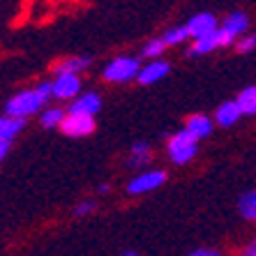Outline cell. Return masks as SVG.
<instances>
[{
  "instance_id": "7402d4cb",
  "label": "cell",
  "mask_w": 256,
  "mask_h": 256,
  "mask_svg": "<svg viewBox=\"0 0 256 256\" xmlns=\"http://www.w3.org/2000/svg\"><path fill=\"white\" fill-rule=\"evenodd\" d=\"M236 48H238L240 54H250V51H254V48H256V35L242 37L240 42H236Z\"/></svg>"
},
{
  "instance_id": "4fadbf2b",
  "label": "cell",
  "mask_w": 256,
  "mask_h": 256,
  "mask_svg": "<svg viewBox=\"0 0 256 256\" xmlns=\"http://www.w3.org/2000/svg\"><path fill=\"white\" fill-rule=\"evenodd\" d=\"M90 65V58L86 56H78V58H65L62 62L54 67L56 74H65V72H72V74H78V72H84L86 67Z\"/></svg>"
},
{
  "instance_id": "603a6c76",
  "label": "cell",
  "mask_w": 256,
  "mask_h": 256,
  "mask_svg": "<svg viewBox=\"0 0 256 256\" xmlns=\"http://www.w3.org/2000/svg\"><path fill=\"white\" fill-rule=\"evenodd\" d=\"M92 208H95V203H92V201H81L76 206V210H74V214H76V217H84V214L92 212Z\"/></svg>"
},
{
  "instance_id": "484cf974",
  "label": "cell",
  "mask_w": 256,
  "mask_h": 256,
  "mask_svg": "<svg viewBox=\"0 0 256 256\" xmlns=\"http://www.w3.org/2000/svg\"><path fill=\"white\" fill-rule=\"evenodd\" d=\"M244 254H247V256H256V240H254V242H250V247L244 250Z\"/></svg>"
},
{
  "instance_id": "ba28073f",
  "label": "cell",
  "mask_w": 256,
  "mask_h": 256,
  "mask_svg": "<svg viewBox=\"0 0 256 256\" xmlns=\"http://www.w3.org/2000/svg\"><path fill=\"white\" fill-rule=\"evenodd\" d=\"M168 70H171V67H168L166 60H152V62H148V65L138 72V81H141L143 86L157 84V81H162V78L166 76Z\"/></svg>"
},
{
  "instance_id": "ffe728a7",
  "label": "cell",
  "mask_w": 256,
  "mask_h": 256,
  "mask_svg": "<svg viewBox=\"0 0 256 256\" xmlns=\"http://www.w3.org/2000/svg\"><path fill=\"white\" fill-rule=\"evenodd\" d=\"M148 152H150V146H148V143H143V141L134 143V146H132V155H134L132 164H134V166H141V164H146V162H148V157H150Z\"/></svg>"
},
{
  "instance_id": "e0dca14e",
  "label": "cell",
  "mask_w": 256,
  "mask_h": 256,
  "mask_svg": "<svg viewBox=\"0 0 256 256\" xmlns=\"http://www.w3.org/2000/svg\"><path fill=\"white\" fill-rule=\"evenodd\" d=\"M240 214H242L244 220L256 222V190L240 196Z\"/></svg>"
},
{
  "instance_id": "8fae6325",
  "label": "cell",
  "mask_w": 256,
  "mask_h": 256,
  "mask_svg": "<svg viewBox=\"0 0 256 256\" xmlns=\"http://www.w3.org/2000/svg\"><path fill=\"white\" fill-rule=\"evenodd\" d=\"M185 127L194 134L196 138H208L210 134H212V120L208 118V116H203V114H194L187 118Z\"/></svg>"
},
{
  "instance_id": "9a60e30c",
  "label": "cell",
  "mask_w": 256,
  "mask_h": 256,
  "mask_svg": "<svg viewBox=\"0 0 256 256\" xmlns=\"http://www.w3.org/2000/svg\"><path fill=\"white\" fill-rule=\"evenodd\" d=\"M217 46H220V42H217V30H214L212 35L198 37L196 42L192 44L190 56H203V54H210V51H214Z\"/></svg>"
},
{
  "instance_id": "d6986e66",
  "label": "cell",
  "mask_w": 256,
  "mask_h": 256,
  "mask_svg": "<svg viewBox=\"0 0 256 256\" xmlns=\"http://www.w3.org/2000/svg\"><path fill=\"white\" fill-rule=\"evenodd\" d=\"M65 111L62 108H46L42 114V127L51 130V127H60V122L65 120Z\"/></svg>"
},
{
  "instance_id": "44dd1931",
  "label": "cell",
  "mask_w": 256,
  "mask_h": 256,
  "mask_svg": "<svg viewBox=\"0 0 256 256\" xmlns=\"http://www.w3.org/2000/svg\"><path fill=\"white\" fill-rule=\"evenodd\" d=\"M168 44L164 42V40H150L148 44H146V46H143V56H146V58H160L162 54H164V48H166Z\"/></svg>"
},
{
  "instance_id": "7c38bea8",
  "label": "cell",
  "mask_w": 256,
  "mask_h": 256,
  "mask_svg": "<svg viewBox=\"0 0 256 256\" xmlns=\"http://www.w3.org/2000/svg\"><path fill=\"white\" fill-rule=\"evenodd\" d=\"M26 125V118H21V116H10L5 114L2 116V120H0V138H5V141H12L14 136H16L18 132L24 130Z\"/></svg>"
},
{
  "instance_id": "ac0fdd59",
  "label": "cell",
  "mask_w": 256,
  "mask_h": 256,
  "mask_svg": "<svg viewBox=\"0 0 256 256\" xmlns=\"http://www.w3.org/2000/svg\"><path fill=\"white\" fill-rule=\"evenodd\" d=\"M187 37H192L190 35V28L187 26H180V28H168L166 32H164V42L168 44V46H176V44H180V42H185Z\"/></svg>"
},
{
  "instance_id": "7a4b0ae2",
  "label": "cell",
  "mask_w": 256,
  "mask_h": 256,
  "mask_svg": "<svg viewBox=\"0 0 256 256\" xmlns=\"http://www.w3.org/2000/svg\"><path fill=\"white\" fill-rule=\"evenodd\" d=\"M196 143H198V138L194 136L187 127L182 132H178V134H173L166 146L168 157H171L173 164H180V166H182V164L194 160V155H196Z\"/></svg>"
},
{
  "instance_id": "d4e9b609",
  "label": "cell",
  "mask_w": 256,
  "mask_h": 256,
  "mask_svg": "<svg viewBox=\"0 0 256 256\" xmlns=\"http://www.w3.org/2000/svg\"><path fill=\"white\" fill-rule=\"evenodd\" d=\"M10 143H12V141H5V138H0V157H2V160H5L7 152H10Z\"/></svg>"
},
{
  "instance_id": "cb8c5ba5",
  "label": "cell",
  "mask_w": 256,
  "mask_h": 256,
  "mask_svg": "<svg viewBox=\"0 0 256 256\" xmlns=\"http://www.w3.org/2000/svg\"><path fill=\"white\" fill-rule=\"evenodd\" d=\"M220 252L217 250H194L192 252V256H217Z\"/></svg>"
},
{
  "instance_id": "2e32d148",
  "label": "cell",
  "mask_w": 256,
  "mask_h": 256,
  "mask_svg": "<svg viewBox=\"0 0 256 256\" xmlns=\"http://www.w3.org/2000/svg\"><path fill=\"white\" fill-rule=\"evenodd\" d=\"M222 26L226 30H231L233 35H242L244 30H247V26H250V18H247V14H242V12H233L224 18Z\"/></svg>"
},
{
  "instance_id": "5bb4252c",
  "label": "cell",
  "mask_w": 256,
  "mask_h": 256,
  "mask_svg": "<svg viewBox=\"0 0 256 256\" xmlns=\"http://www.w3.org/2000/svg\"><path fill=\"white\" fill-rule=\"evenodd\" d=\"M236 102L240 104L242 108V116H256V86H250V88H244Z\"/></svg>"
},
{
  "instance_id": "6da1fadb",
  "label": "cell",
  "mask_w": 256,
  "mask_h": 256,
  "mask_svg": "<svg viewBox=\"0 0 256 256\" xmlns=\"http://www.w3.org/2000/svg\"><path fill=\"white\" fill-rule=\"evenodd\" d=\"M44 102H46V97H44L37 88L35 90H24V92H16L14 97L7 100L5 114L26 118V116H32V114H37V111H42Z\"/></svg>"
},
{
  "instance_id": "8992f818",
  "label": "cell",
  "mask_w": 256,
  "mask_h": 256,
  "mask_svg": "<svg viewBox=\"0 0 256 256\" xmlns=\"http://www.w3.org/2000/svg\"><path fill=\"white\" fill-rule=\"evenodd\" d=\"M78 92H81V78H78V74H72V72L56 74V81H54L56 100H70V97H76Z\"/></svg>"
},
{
  "instance_id": "5b68a950",
  "label": "cell",
  "mask_w": 256,
  "mask_h": 256,
  "mask_svg": "<svg viewBox=\"0 0 256 256\" xmlns=\"http://www.w3.org/2000/svg\"><path fill=\"white\" fill-rule=\"evenodd\" d=\"M164 182H166V173L164 171H143L141 176H136L127 185V192L130 194H146V192H152L157 187H162Z\"/></svg>"
},
{
  "instance_id": "3957f363",
  "label": "cell",
  "mask_w": 256,
  "mask_h": 256,
  "mask_svg": "<svg viewBox=\"0 0 256 256\" xmlns=\"http://www.w3.org/2000/svg\"><path fill=\"white\" fill-rule=\"evenodd\" d=\"M138 60L130 58V56H118L104 67V78L111 84H127L132 78H138Z\"/></svg>"
},
{
  "instance_id": "4316f807",
  "label": "cell",
  "mask_w": 256,
  "mask_h": 256,
  "mask_svg": "<svg viewBox=\"0 0 256 256\" xmlns=\"http://www.w3.org/2000/svg\"><path fill=\"white\" fill-rule=\"evenodd\" d=\"M97 192H100V194H106V192H108V185H100V187H97Z\"/></svg>"
},
{
  "instance_id": "9c48e42d",
  "label": "cell",
  "mask_w": 256,
  "mask_h": 256,
  "mask_svg": "<svg viewBox=\"0 0 256 256\" xmlns=\"http://www.w3.org/2000/svg\"><path fill=\"white\" fill-rule=\"evenodd\" d=\"M242 116V108H240L238 102H224L217 106V114H214V120H217V125L220 127H231L236 125Z\"/></svg>"
},
{
  "instance_id": "30bf717a",
  "label": "cell",
  "mask_w": 256,
  "mask_h": 256,
  "mask_svg": "<svg viewBox=\"0 0 256 256\" xmlns=\"http://www.w3.org/2000/svg\"><path fill=\"white\" fill-rule=\"evenodd\" d=\"M100 108H102L100 95H97V92H86V95L76 97V100L72 102L70 111H78V114H90V116H95Z\"/></svg>"
},
{
  "instance_id": "52a82bcc",
  "label": "cell",
  "mask_w": 256,
  "mask_h": 256,
  "mask_svg": "<svg viewBox=\"0 0 256 256\" xmlns=\"http://www.w3.org/2000/svg\"><path fill=\"white\" fill-rule=\"evenodd\" d=\"M187 28H190V35L194 37V40H198V37L212 35L214 30H217V18H214L210 12L194 14V16L187 21Z\"/></svg>"
},
{
  "instance_id": "277c9868",
  "label": "cell",
  "mask_w": 256,
  "mask_h": 256,
  "mask_svg": "<svg viewBox=\"0 0 256 256\" xmlns=\"http://www.w3.org/2000/svg\"><path fill=\"white\" fill-rule=\"evenodd\" d=\"M60 132L65 136L78 138V136H88L95 132V118L90 114H78V111H70L65 116V120L60 122Z\"/></svg>"
}]
</instances>
